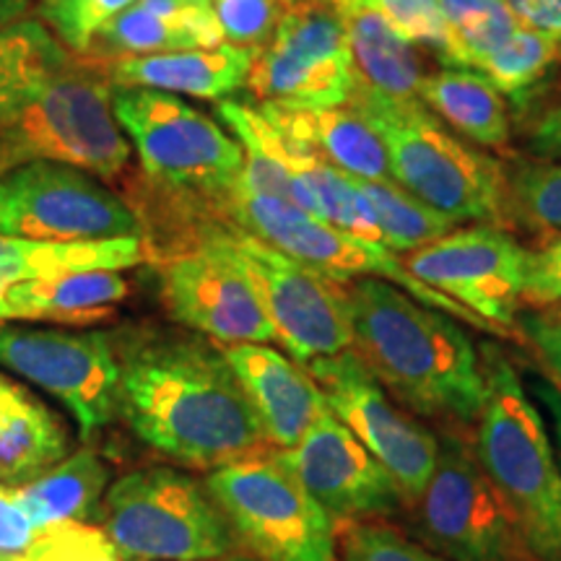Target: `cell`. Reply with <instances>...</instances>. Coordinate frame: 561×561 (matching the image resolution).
Returning <instances> with one entry per match:
<instances>
[{
  "instance_id": "1",
  "label": "cell",
  "mask_w": 561,
  "mask_h": 561,
  "mask_svg": "<svg viewBox=\"0 0 561 561\" xmlns=\"http://www.w3.org/2000/svg\"><path fill=\"white\" fill-rule=\"evenodd\" d=\"M112 339L121 367L117 413L161 458L210 473L268 450L219 343L161 325H128Z\"/></svg>"
},
{
  "instance_id": "2",
  "label": "cell",
  "mask_w": 561,
  "mask_h": 561,
  "mask_svg": "<svg viewBox=\"0 0 561 561\" xmlns=\"http://www.w3.org/2000/svg\"><path fill=\"white\" fill-rule=\"evenodd\" d=\"M351 348L405 411L471 430L483 403V364L460 320L382 278L343 284Z\"/></svg>"
},
{
  "instance_id": "3",
  "label": "cell",
  "mask_w": 561,
  "mask_h": 561,
  "mask_svg": "<svg viewBox=\"0 0 561 561\" xmlns=\"http://www.w3.org/2000/svg\"><path fill=\"white\" fill-rule=\"evenodd\" d=\"M481 364L483 403L471 426L476 460L541 561H561V462L546 416L507 354L483 346Z\"/></svg>"
},
{
  "instance_id": "4",
  "label": "cell",
  "mask_w": 561,
  "mask_h": 561,
  "mask_svg": "<svg viewBox=\"0 0 561 561\" xmlns=\"http://www.w3.org/2000/svg\"><path fill=\"white\" fill-rule=\"evenodd\" d=\"M346 104L362 112L382 136L392 180L405 193L450 216L455 224L507 227V172L496 159L462 144L421 100L377 102L348 96Z\"/></svg>"
},
{
  "instance_id": "5",
  "label": "cell",
  "mask_w": 561,
  "mask_h": 561,
  "mask_svg": "<svg viewBox=\"0 0 561 561\" xmlns=\"http://www.w3.org/2000/svg\"><path fill=\"white\" fill-rule=\"evenodd\" d=\"M191 244H208L219 250L250 278L276 331L278 346L294 362L310 364L312 359L351 348L343 284L320 276L237 224L198 210L180 227L172 252Z\"/></svg>"
},
{
  "instance_id": "6",
  "label": "cell",
  "mask_w": 561,
  "mask_h": 561,
  "mask_svg": "<svg viewBox=\"0 0 561 561\" xmlns=\"http://www.w3.org/2000/svg\"><path fill=\"white\" fill-rule=\"evenodd\" d=\"M112 83L100 60L70 55L34 100L0 128V149L13 167L58 161L104 182L130 164V140L112 110Z\"/></svg>"
},
{
  "instance_id": "7",
  "label": "cell",
  "mask_w": 561,
  "mask_h": 561,
  "mask_svg": "<svg viewBox=\"0 0 561 561\" xmlns=\"http://www.w3.org/2000/svg\"><path fill=\"white\" fill-rule=\"evenodd\" d=\"M203 210L216 219L237 224V227L261 237L271 248L294 257V261L307 265L320 276L335 280V284H348L356 278H382L396 284L398 289L411 294L421 305L439 310L450 318L460 320L471 331L502 335L494 325L481 320L479 314L468 312L458 301L437 289L421 284L405 268L403 257L380 242L362 240V237L348 234L333 224L320 221L318 216L307 214L294 203L273 195L252 193L248 187L234 185L219 201L203 203Z\"/></svg>"
},
{
  "instance_id": "8",
  "label": "cell",
  "mask_w": 561,
  "mask_h": 561,
  "mask_svg": "<svg viewBox=\"0 0 561 561\" xmlns=\"http://www.w3.org/2000/svg\"><path fill=\"white\" fill-rule=\"evenodd\" d=\"M100 528L125 561H206L242 551L206 486L185 468H138L107 489Z\"/></svg>"
},
{
  "instance_id": "9",
  "label": "cell",
  "mask_w": 561,
  "mask_h": 561,
  "mask_svg": "<svg viewBox=\"0 0 561 561\" xmlns=\"http://www.w3.org/2000/svg\"><path fill=\"white\" fill-rule=\"evenodd\" d=\"M112 110L151 185L203 203L219 201L240 180L244 151L214 117L178 94L115 87Z\"/></svg>"
},
{
  "instance_id": "10",
  "label": "cell",
  "mask_w": 561,
  "mask_h": 561,
  "mask_svg": "<svg viewBox=\"0 0 561 561\" xmlns=\"http://www.w3.org/2000/svg\"><path fill=\"white\" fill-rule=\"evenodd\" d=\"M206 486L255 561H341L333 517L273 447L206 473Z\"/></svg>"
},
{
  "instance_id": "11",
  "label": "cell",
  "mask_w": 561,
  "mask_h": 561,
  "mask_svg": "<svg viewBox=\"0 0 561 561\" xmlns=\"http://www.w3.org/2000/svg\"><path fill=\"white\" fill-rule=\"evenodd\" d=\"M413 507L426 546L447 561H541L458 430L439 437L437 466Z\"/></svg>"
},
{
  "instance_id": "12",
  "label": "cell",
  "mask_w": 561,
  "mask_h": 561,
  "mask_svg": "<svg viewBox=\"0 0 561 561\" xmlns=\"http://www.w3.org/2000/svg\"><path fill=\"white\" fill-rule=\"evenodd\" d=\"M0 234L83 242L144 237V224L130 201L94 174L58 161H30L0 174Z\"/></svg>"
},
{
  "instance_id": "13",
  "label": "cell",
  "mask_w": 561,
  "mask_h": 561,
  "mask_svg": "<svg viewBox=\"0 0 561 561\" xmlns=\"http://www.w3.org/2000/svg\"><path fill=\"white\" fill-rule=\"evenodd\" d=\"M0 367L58 398L83 439H94L121 419V367L112 333L3 322Z\"/></svg>"
},
{
  "instance_id": "14",
  "label": "cell",
  "mask_w": 561,
  "mask_h": 561,
  "mask_svg": "<svg viewBox=\"0 0 561 561\" xmlns=\"http://www.w3.org/2000/svg\"><path fill=\"white\" fill-rule=\"evenodd\" d=\"M244 89L280 110L343 107L351 68L343 19L333 0H294L271 42L255 50Z\"/></svg>"
},
{
  "instance_id": "15",
  "label": "cell",
  "mask_w": 561,
  "mask_h": 561,
  "mask_svg": "<svg viewBox=\"0 0 561 561\" xmlns=\"http://www.w3.org/2000/svg\"><path fill=\"white\" fill-rule=\"evenodd\" d=\"M346 430L388 468L413 504L430 483L439 458V437L411 419L354 348L305 364Z\"/></svg>"
},
{
  "instance_id": "16",
  "label": "cell",
  "mask_w": 561,
  "mask_h": 561,
  "mask_svg": "<svg viewBox=\"0 0 561 561\" xmlns=\"http://www.w3.org/2000/svg\"><path fill=\"white\" fill-rule=\"evenodd\" d=\"M525 252L507 229L476 224L405 252L403 263L421 284L510 335L523 307Z\"/></svg>"
},
{
  "instance_id": "17",
  "label": "cell",
  "mask_w": 561,
  "mask_h": 561,
  "mask_svg": "<svg viewBox=\"0 0 561 561\" xmlns=\"http://www.w3.org/2000/svg\"><path fill=\"white\" fill-rule=\"evenodd\" d=\"M161 301L170 318L191 333L206 335L219 346L273 343L278 346L268 314L250 278L208 244L159 257Z\"/></svg>"
},
{
  "instance_id": "18",
  "label": "cell",
  "mask_w": 561,
  "mask_h": 561,
  "mask_svg": "<svg viewBox=\"0 0 561 561\" xmlns=\"http://www.w3.org/2000/svg\"><path fill=\"white\" fill-rule=\"evenodd\" d=\"M276 453L335 525L388 520L409 504L388 468L333 411L322 413L297 445Z\"/></svg>"
},
{
  "instance_id": "19",
  "label": "cell",
  "mask_w": 561,
  "mask_h": 561,
  "mask_svg": "<svg viewBox=\"0 0 561 561\" xmlns=\"http://www.w3.org/2000/svg\"><path fill=\"white\" fill-rule=\"evenodd\" d=\"M221 348L273 450H289L322 413L331 411L305 364L294 362L273 343H237Z\"/></svg>"
},
{
  "instance_id": "20",
  "label": "cell",
  "mask_w": 561,
  "mask_h": 561,
  "mask_svg": "<svg viewBox=\"0 0 561 561\" xmlns=\"http://www.w3.org/2000/svg\"><path fill=\"white\" fill-rule=\"evenodd\" d=\"M224 34L208 3L187 0H138L96 34L87 55L100 62H115L140 55L219 47Z\"/></svg>"
},
{
  "instance_id": "21",
  "label": "cell",
  "mask_w": 561,
  "mask_h": 561,
  "mask_svg": "<svg viewBox=\"0 0 561 561\" xmlns=\"http://www.w3.org/2000/svg\"><path fill=\"white\" fill-rule=\"evenodd\" d=\"M343 19L351 68V96L416 102L424 68L416 47L362 0H333Z\"/></svg>"
},
{
  "instance_id": "22",
  "label": "cell",
  "mask_w": 561,
  "mask_h": 561,
  "mask_svg": "<svg viewBox=\"0 0 561 561\" xmlns=\"http://www.w3.org/2000/svg\"><path fill=\"white\" fill-rule=\"evenodd\" d=\"M255 50L221 42L208 50L140 55L104 62L115 87L157 89L178 96L224 102L248 83Z\"/></svg>"
},
{
  "instance_id": "23",
  "label": "cell",
  "mask_w": 561,
  "mask_h": 561,
  "mask_svg": "<svg viewBox=\"0 0 561 561\" xmlns=\"http://www.w3.org/2000/svg\"><path fill=\"white\" fill-rule=\"evenodd\" d=\"M133 286L121 271H79L53 278L19 280L0 289L3 322H58V325H96L110 320L130 297Z\"/></svg>"
},
{
  "instance_id": "24",
  "label": "cell",
  "mask_w": 561,
  "mask_h": 561,
  "mask_svg": "<svg viewBox=\"0 0 561 561\" xmlns=\"http://www.w3.org/2000/svg\"><path fill=\"white\" fill-rule=\"evenodd\" d=\"M271 123L299 149L356 180L396 182L380 133L348 104L331 110H280L261 104Z\"/></svg>"
},
{
  "instance_id": "25",
  "label": "cell",
  "mask_w": 561,
  "mask_h": 561,
  "mask_svg": "<svg viewBox=\"0 0 561 561\" xmlns=\"http://www.w3.org/2000/svg\"><path fill=\"white\" fill-rule=\"evenodd\" d=\"M151 263L144 237L42 242L0 234V289L19 280L53 278L79 271H128Z\"/></svg>"
},
{
  "instance_id": "26",
  "label": "cell",
  "mask_w": 561,
  "mask_h": 561,
  "mask_svg": "<svg viewBox=\"0 0 561 561\" xmlns=\"http://www.w3.org/2000/svg\"><path fill=\"white\" fill-rule=\"evenodd\" d=\"M110 468L91 447L66 455L37 479L13 489L34 528L45 530L66 523L100 520Z\"/></svg>"
},
{
  "instance_id": "27",
  "label": "cell",
  "mask_w": 561,
  "mask_h": 561,
  "mask_svg": "<svg viewBox=\"0 0 561 561\" xmlns=\"http://www.w3.org/2000/svg\"><path fill=\"white\" fill-rule=\"evenodd\" d=\"M419 100L447 128L489 149H504L512 138L507 102L486 76L471 68H445L424 76Z\"/></svg>"
},
{
  "instance_id": "28",
  "label": "cell",
  "mask_w": 561,
  "mask_h": 561,
  "mask_svg": "<svg viewBox=\"0 0 561 561\" xmlns=\"http://www.w3.org/2000/svg\"><path fill=\"white\" fill-rule=\"evenodd\" d=\"M70 60L39 19L24 16L0 30V128Z\"/></svg>"
},
{
  "instance_id": "29",
  "label": "cell",
  "mask_w": 561,
  "mask_h": 561,
  "mask_svg": "<svg viewBox=\"0 0 561 561\" xmlns=\"http://www.w3.org/2000/svg\"><path fill=\"white\" fill-rule=\"evenodd\" d=\"M354 180L356 191L364 195L367 206L380 227L382 244L392 252H411L424 248L458 227L450 216L439 214L405 193L398 182Z\"/></svg>"
},
{
  "instance_id": "30",
  "label": "cell",
  "mask_w": 561,
  "mask_h": 561,
  "mask_svg": "<svg viewBox=\"0 0 561 561\" xmlns=\"http://www.w3.org/2000/svg\"><path fill=\"white\" fill-rule=\"evenodd\" d=\"M447 24V45L439 53L447 68L479 70L512 32L515 13L504 0H439Z\"/></svg>"
},
{
  "instance_id": "31",
  "label": "cell",
  "mask_w": 561,
  "mask_h": 561,
  "mask_svg": "<svg viewBox=\"0 0 561 561\" xmlns=\"http://www.w3.org/2000/svg\"><path fill=\"white\" fill-rule=\"evenodd\" d=\"M557 66H561V39L517 24V30L481 62L479 73L494 83L504 100L525 104Z\"/></svg>"
},
{
  "instance_id": "32",
  "label": "cell",
  "mask_w": 561,
  "mask_h": 561,
  "mask_svg": "<svg viewBox=\"0 0 561 561\" xmlns=\"http://www.w3.org/2000/svg\"><path fill=\"white\" fill-rule=\"evenodd\" d=\"M507 219L561 231V161H523L507 172Z\"/></svg>"
},
{
  "instance_id": "33",
  "label": "cell",
  "mask_w": 561,
  "mask_h": 561,
  "mask_svg": "<svg viewBox=\"0 0 561 561\" xmlns=\"http://www.w3.org/2000/svg\"><path fill=\"white\" fill-rule=\"evenodd\" d=\"M138 0H39L37 19L70 55H87L96 34Z\"/></svg>"
},
{
  "instance_id": "34",
  "label": "cell",
  "mask_w": 561,
  "mask_h": 561,
  "mask_svg": "<svg viewBox=\"0 0 561 561\" xmlns=\"http://www.w3.org/2000/svg\"><path fill=\"white\" fill-rule=\"evenodd\" d=\"M335 530L341 561H447L385 520L343 523Z\"/></svg>"
},
{
  "instance_id": "35",
  "label": "cell",
  "mask_w": 561,
  "mask_h": 561,
  "mask_svg": "<svg viewBox=\"0 0 561 561\" xmlns=\"http://www.w3.org/2000/svg\"><path fill=\"white\" fill-rule=\"evenodd\" d=\"M11 561H125L107 533L91 523H66L39 530Z\"/></svg>"
},
{
  "instance_id": "36",
  "label": "cell",
  "mask_w": 561,
  "mask_h": 561,
  "mask_svg": "<svg viewBox=\"0 0 561 561\" xmlns=\"http://www.w3.org/2000/svg\"><path fill=\"white\" fill-rule=\"evenodd\" d=\"M216 24L229 45L261 50L271 42L284 16V0H208Z\"/></svg>"
},
{
  "instance_id": "37",
  "label": "cell",
  "mask_w": 561,
  "mask_h": 561,
  "mask_svg": "<svg viewBox=\"0 0 561 561\" xmlns=\"http://www.w3.org/2000/svg\"><path fill=\"white\" fill-rule=\"evenodd\" d=\"M411 45H426L442 53L447 45V24L439 0H362Z\"/></svg>"
},
{
  "instance_id": "38",
  "label": "cell",
  "mask_w": 561,
  "mask_h": 561,
  "mask_svg": "<svg viewBox=\"0 0 561 561\" xmlns=\"http://www.w3.org/2000/svg\"><path fill=\"white\" fill-rule=\"evenodd\" d=\"M561 301V231L536 250L525 252L523 305L530 310H549Z\"/></svg>"
},
{
  "instance_id": "39",
  "label": "cell",
  "mask_w": 561,
  "mask_h": 561,
  "mask_svg": "<svg viewBox=\"0 0 561 561\" xmlns=\"http://www.w3.org/2000/svg\"><path fill=\"white\" fill-rule=\"evenodd\" d=\"M37 528L26 517L13 489L0 483V553H19L34 541Z\"/></svg>"
},
{
  "instance_id": "40",
  "label": "cell",
  "mask_w": 561,
  "mask_h": 561,
  "mask_svg": "<svg viewBox=\"0 0 561 561\" xmlns=\"http://www.w3.org/2000/svg\"><path fill=\"white\" fill-rule=\"evenodd\" d=\"M517 331L530 341L536 354L561 385V322L546 318L543 312L517 320Z\"/></svg>"
},
{
  "instance_id": "41",
  "label": "cell",
  "mask_w": 561,
  "mask_h": 561,
  "mask_svg": "<svg viewBox=\"0 0 561 561\" xmlns=\"http://www.w3.org/2000/svg\"><path fill=\"white\" fill-rule=\"evenodd\" d=\"M528 149L543 161H561V89L530 123Z\"/></svg>"
},
{
  "instance_id": "42",
  "label": "cell",
  "mask_w": 561,
  "mask_h": 561,
  "mask_svg": "<svg viewBox=\"0 0 561 561\" xmlns=\"http://www.w3.org/2000/svg\"><path fill=\"white\" fill-rule=\"evenodd\" d=\"M517 24L561 39V0H504Z\"/></svg>"
},
{
  "instance_id": "43",
  "label": "cell",
  "mask_w": 561,
  "mask_h": 561,
  "mask_svg": "<svg viewBox=\"0 0 561 561\" xmlns=\"http://www.w3.org/2000/svg\"><path fill=\"white\" fill-rule=\"evenodd\" d=\"M32 398L24 385L13 382L11 377L0 375V483L5 486V455H3V434L9 430L11 419L16 416L21 405Z\"/></svg>"
},
{
  "instance_id": "44",
  "label": "cell",
  "mask_w": 561,
  "mask_h": 561,
  "mask_svg": "<svg viewBox=\"0 0 561 561\" xmlns=\"http://www.w3.org/2000/svg\"><path fill=\"white\" fill-rule=\"evenodd\" d=\"M538 398L546 405V413H549V424H551V437L553 445H557V455L561 462V390L551 388V385H536Z\"/></svg>"
},
{
  "instance_id": "45",
  "label": "cell",
  "mask_w": 561,
  "mask_h": 561,
  "mask_svg": "<svg viewBox=\"0 0 561 561\" xmlns=\"http://www.w3.org/2000/svg\"><path fill=\"white\" fill-rule=\"evenodd\" d=\"M32 9V0H0V30L24 19Z\"/></svg>"
},
{
  "instance_id": "46",
  "label": "cell",
  "mask_w": 561,
  "mask_h": 561,
  "mask_svg": "<svg viewBox=\"0 0 561 561\" xmlns=\"http://www.w3.org/2000/svg\"><path fill=\"white\" fill-rule=\"evenodd\" d=\"M206 561H255L250 557V553L244 551H237V553H229V557H219V559H206Z\"/></svg>"
},
{
  "instance_id": "47",
  "label": "cell",
  "mask_w": 561,
  "mask_h": 561,
  "mask_svg": "<svg viewBox=\"0 0 561 561\" xmlns=\"http://www.w3.org/2000/svg\"><path fill=\"white\" fill-rule=\"evenodd\" d=\"M543 314H546V318L561 322V301H557V305L549 307V310H543Z\"/></svg>"
},
{
  "instance_id": "48",
  "label": "cell",
  "mask_w": 561,
  "mask_h": 561,
  "mask_svg": "<svg viewBox=\"0 0 561 561\" xmlns=\"http://www.w3.org/2000/svg\"><path fill=\"white\" fill-rule=\"evenodd\" d=\"M11 170V164H9V159H5V153H3V149H0V174H5Z\"/></svg>"
},
{
  "instance_id": "49",
  "label": "cell",
  "mask_w": 561,
  "mask_h": 561,
  "mask_svg": "<svg viewBox=\"0 0 561 561\" xmlns=\"http://www.w3.org/2000/svg\"><path fill=\"white\" fill-rule=\"evenodd\" d=\"M13 553H0V561H11Z\"/></svg>"
},
{
  "instance_id": "50",
  "label": "cell",
  "mask_w": 561,
  "mask_h": 561,
  "mask_svg": "<svg viewBox=\"0 0 561 561\" xmlns=\"http://www.w3.org/2000/svg\"><path fill=\"white\" fill-rule=\"evenodd\" d=\"M187 3H208V0H187Z\"/></svg>"
},
{
  "instance_id": "51",
  "label": "cell",
  "mask_w": 561,
  "mask_h": 561,
  "mask_svg": "<svg viewBox=\"0 0 561 561\" xmlns=\"http://www.w3.org/2000/svg\"><path fill=\"white\" fill-rule=\"evenodd\" d=\"M284 3H294V0H284Z\"/></svg>"
}]
</instances>
